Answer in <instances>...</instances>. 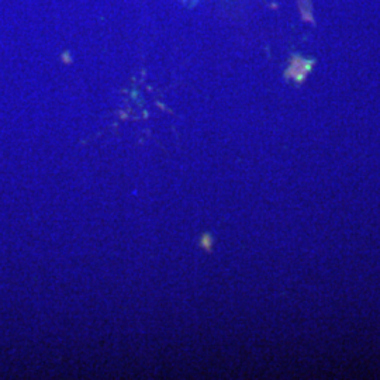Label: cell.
<instances>
[{"label": "cell", "mask_w": 380, "mask_h": 380, "mask_svg": "<svg viewBox=\"0 0 380 380\" xmlns=\"http://www.w3.org/2000/svg\"><path fill=\"white\" fill-rule=\"evenodd\" d=\"M314 61L313 59H304V58H294L291 61V65L289 69L286 70L284 76L287 79H294L297 83H303L306 76L309 75V72L313 68Z\"/></svg>", "instance_id": "1"}]
</instances>
